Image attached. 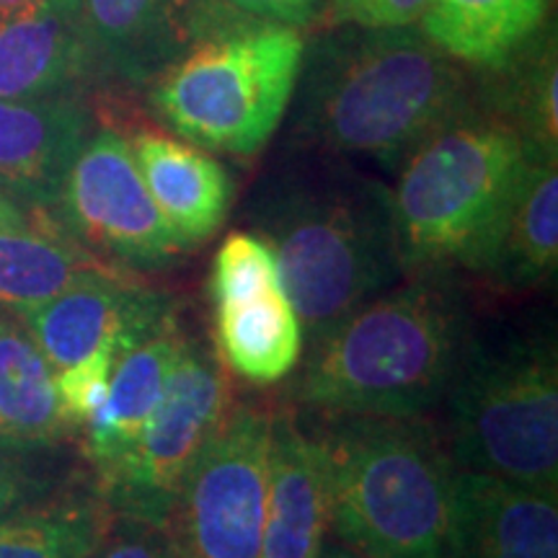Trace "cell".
Instances as JSON below:
<instances>
[{
    "label": "cell",
    "instance_id": "cell-1",
    "mask_svg": "<svg viewBox=\"0 0 558 558\" xmlns=\"http://www.w3.org/2000/svg\"><path fill=\"white\" fill-rule=\"evenodd\" d=\"M243 218L275 254L305 349L407 277L390 186L354 160L282 145Z\"/></svg>",
    "mask_w": 558,
    "mask_h": 558
},
{
    "label": "cell",
    "instance_id": "cell-2",
    "mask_svg": "<svg viewBox=\"0 0 558 558\" xmlns=\"http://www.w3.org/2000/svg\"><path fill=\"white\" fill-rule=\"evenodd\" d=\"M473 109V73L422 26H326L305 41L282 145L399 166Z\"/></svg>",
    "mask_w": 558,
    "mask_h": 558
},
{
    "label": "cell",
    "instance_id": "cell-3",
    "mask_svg": "<svg viewBox=\"0 0 558 558\" xmlns=\"http://www.w3.org/2000/svg\"><path fill=\"white\" fill-rule=\"evenodd\" d=\"M473 333L460 275H409L308 347L290 401L320 416H424L448 396Z\"/></svg>",
    "mask_w": 558,
    "mask_h": 558
},
{
    "label": "cell",
    "instance_id": "cell-4",
    "mask_svg": "<svg viewBox=\"0 0 558 558\" xmlns=\"http://www.w3.org/2000/svg\"><path fill=\"white\" fill-rule=\"evenodd\" d=\"M313 418L326 450L331 533L369 558H445L458 465L427 414Z\"/></svg>",
    "mask_w": 558,
    "mask_h": 558
},
{
    "label": "cell",
    "instance_id": "cell-5",
    "mask_svg": "<svg viewBox=\"0 0 558 558\" xmlns=\"http://www.w3.org/2000/svg\"><path fill=\"white\" fill-rule=\"evenodd\" d=\"M305 37L300 29L209 9L190 45L145 88L169 135L207 153L256 158L288 114Z\"/></svg>",
    "mask_w": 558,
    "mask_h": 558
},
{
    "label": "cell",
    "instance_id": "cell-6",
    "mask_svg": "<svg viewBox=\"0 0 558 558\" xmlns=\"http://www.w3.org/2000/svg\"><path fill=\"white\" fill-rule=\"evenodd\" d=\"M530 150L518 132L471 111L424 140L396 171L393 197L403 275L481 277L520 190Z\"/></svg>",
    "mask_w": 558,
    "mask_h": 558
},
{
    "label": "cell",
    "instance_id": "cell-7",
    "mask_svg": "<svg viewBox=\"0 0 558 558\" xmlns=\"http://www.w3.org/2000/svg\"><path fill=\"white\" fill-rule=\"evenodd\" d=\"M448 403L458 469L558 494V352L548 329L473 333Z\"/></svg>",
    "mask_w": 558,
    "mask_h": 558
},
{
    "label": "cell",
    "instance_id": "cell-8",
    "mask_svg": "<svg viewBox=\"0 0 558 558\" xmlns=\"http://www.w3.org/2000/svg\"><path fill=\"white\" fill-rule=\"evenodd\" d=\"M230 407L228 369L205 339L186 331L163 396L130 456L107 478L94 481L111 512L156 525L171 522L194 460L218 435Z\"/></svg>",
    "mask_w": 558,
    "mask_h": 558
},
{
    "label": "cell",
    "instance_id": "cell-9",
    "mask_svg": "<svg viewBox=\"0 0 558 558\" xmlns=\"http://www.w3.org/2000/svg\"><path fill=\"white\" fill-rule=\"evenodd\" d=\"M47 218L96 259L135 277L190 254L153 202L128 135L111 124L94 128L81 145Z\"/></svg>",
    "mask_w": 558,
    "mask_h": 558
},
{
    "label": "cell",
    "instance_id": "cell-10",
    "mask_svg": "<svg viewBox=\"0 0 558 558\" xmlns=\"http://www.w3.org/2000/svg\"><path fill=\"white\" fill-rule=\"evenodd\" d=\"M271 411L233 403L194 460L171 525L190 558H262Z\"/></svg>",
    "mask_w": 558,
    "mask_h": 558
},
{
    "label": "cell",
    "instance_id": "cell-11",
    "mask_svg": "<svg viewBox=\"0 0 558 558\" xmlns=\"http://www.w3.org/2000/svg\"><path fill=\"white\" fill-rule=\"evenodd\" d=\"M177 311L179 303L171 292L153 288L143 277L109 269L16 318L54 373H60L111 339L132 347Z\"/></svg>",
    "mask_w": 558,
    "mask_h": 558
},
{
    "label": "cell",
    "instance_id": "cell-12",
    "mask_svg": "<svg viewBox=\"0 0 558 558\" xmlns=\"http://www.w3.org/2000/svg\"><path fill=\"white\" fill-rule=\"evenodd\" d=\"M207 5L209 0H81L96 70L94 101L148 88L190 45Z\"/></svg>",
    "mask_w": 558,
    "mask_h": 558
},
{
    "label": "cell",
    "instance_id": "cell-13",
    "mask_svg": "<svg viewBox=\"0 0 558 558\" xmlns=\"http://www.w3.org/2000/svg\"><path fill=\"white\" fill-rule=\"evenodd\" d=\"M96 70L81 0H24L0 11V99H90Z\"/></svg>",
    "mask_w": 558,
    "mask_h": 558
},
{
    "label": "cell",
    "instance_id": "cell-14",
    "mask_svg": "<svg viewBox=\"0 0 558 558\" xmlns=\"http://www.w3.org/2000/svg\"><path fill=\"white\" fill-rule=\"evenodd\" d=\"M445 558H558V494L456 469Z\"/></svg>",
    "mask_w": 558,
    "mask_h": 558
},
{
    "label": "cell",
    "instance_id": "cell-15",
    "mask_svg": "<svg viewBox=\"0 0 558 558\" xmlns=\"http://www.w3.org/2000/svg\"><path fill=\"white\" fill-rule=\"evenodd\" d=\"M329 533V471L316 418L271 411L267 520L262 558H318Z\"/></svg>",
    "mask_w": 558,
    "mask_h": 558
},
{
    "label": "cell",
    "instance_id": "cell-16",
    "mask_svg": "<svg viewBox=\"0 0 558 558\" xmlns=\"http://www.w3.org/2000/svg\"><path fill=\"white\" fill-rule=\"evenodd\" d=\"M94 128L90 99H0V192L34 215L50 213Z\"/></svg>",
    "mask_w": 558,
    "mask_h": 558
},
{
    "label": "cell",
    "instance_id": "cell-17",
    "mask_svg": "<svg viewBox=\"0 0 558 558\" xmlns=\"http://www.w3.org/2000/svg\"><path fill=\"white\" fill-rule=\"evenodd\" d=\"M153 202L186 251L199 248L226 226L235 184L226 166L207 150L160 130L128 137Z\"/></svg>",
    "mask_w": 558,
    "mask_h": 558
},
{
    "label": "cell",
    "instance_id": "cell-18",
    "mask_svg": "<svg viewBox=\"0 0 558 558\" xmlns=\"http://www.w3.org/2000/svg\"><path fill=\"white\" fill-rule=\"evenodd\" d=\"M184 333L186 329L177 311L117 357L107 401L81 429V452L90 465L94 481L107 478L130 456L132 445L163 396Z\"/></svg>",
    "mask_w": 558,
    "mask_h": 558
},
{
    "label": "cell",
    "instance_id": "cell-19",
    "mask_svg": "<svg viewBox=\"0 0 558 558\" xmlns=\"http://www.w3.org/2000/svg\"><path fill=\"white\" fill-rule=\"evenodd\" d=\"M558 156L530 150L520 190L481 277L505 292H530L558 271Z\"/></svg>",
    "mask_w": 558,
    "mask_h": 558
},
{
    "label": "cell",
    "instance_id": "cell-20",
    "mask_svg": "<svg viewBox=\"0 0 558 558\" xmlns=\"http://www.w3.org/2000/svg\"><path fill=\"white\" fill-rule=\"evenodd\" d=\"M215 354L230 375L248 386H277L295 373L305 333L284 290L213 305Z\"/></svg>",
    "mask_w": 558,
    "mask_h": 558
},
{
    "label": "cell",
    "instance_id": "cell-21",
    "mask_svg": "<svg viewBox=\"0 0 558 558\" xmlns=\"http://www.w3.org/2000/svg\"><path fill=\"white\" fill-rule=\"evenodd\" d=\"M473 104L512 128L527 148L558 156V62L554 26L494 70H471Z\"/></svg>",
    "mask_w": 558,
    "mask_h": 558
},
{
    "label": "cell",
    "instance_id": "cell-22",
    "mask_svg": "<svg viewBox=\"0 0 558 558\" xmlns=\"http://www.w3.org/2000/svg\"><path fill=\"white\" fill-rule=\"evenodd\" d=\"M548 0H432L422 32L469 70H494L546 29Z\"/></svg>",
    "mask_w": 558,
    "mask_h": 558
},
{
    "label": "cell",
    "instance_id": "cell-23",
    "mask_svg": "<svg viewBox=\"0 0 558 558\" xmlns=\"http://www.w3.org/2000/svg\"><path fill=\"white\" fill-rule=\"evenodd\" d=\"M109 269L114 267L62 233L47 215L24 228H0V313L21 316Z\"/></svg>",
    "mask_w": 558,
    "mask_h": 558
},
{
    "label": "cell",
    "instance_id": "cell-24",
    "mask_svg": "<svg viewBox=\"0 0 558 558\" xmlns=\"http://www.w3.org/2000/svg\"><path fill=\"white\" fill-rule=\"evenodd\" d=\"M73 437L60 411L54 369L11 313H0V439L65 445Z\"/></svg>",
    "mask_w": 558,
    "mask_h": 558
},
{
    "label": "cell",
    "instance_id": "cell-25",
    "mask_svg": "<svg viewBox=\"0 0 558 558\" xmlns=\"http://www.w3.org/2000/svg\"><path fill=\"white\" fill-rule=\"evenodd\" d=\"M114 512L94 476L0 522V558H86L109 533Z\"/></svg>",
    "mask_w": 558,
    "mask_h": 558
},
{
    "label": "cell",
    "instance_id": "cell-26",
    "mask_svg": "<svg viewBox=\"0 0 558 558\" xmlns=\"http://www.w3.org/2000/svg\"><path fill=\"white\" fill-rule=\"evenodd\" d=\"M81 471L68 458L65 445H16L0 439V522L21 509L81 481Z\"/></svg>",
    "mask_w": 558,
    "mask_h": 558
},
{
    "label": "cell",
    "instance_id": "cell-27",
    "mask_svg": "<svg viewBox=\"0 0 558 558\" xmlns=\"http://www.w3.org/2000/svg\"><path fill=\"white\" fill-rule=\"evenodd\" d=\"M271 290H282V279L267 243L251 230H233L226 235L209 267V303H241Z\"/></svg>",
    "mask_w": 558,
    "mask_h": 558
},
{
    "label": "cell",
    "instance_id": "cell-28",
    "mask_svg": "<svg viewBox=\"0 0 558 558\" xmlns=\"http://www.w3.org/2000/svg\"><path fill=\"white\" fill-rule=\"evenodd\" d=\"M124 349L128 347L122 341L111 339L96 349L94 354H88L86 360L54 373L62 418H65L68 429L73 435H78L90 418L99 414V409L104 407L109 393L111 369H114V362Z\"/></svg>",
    "mask_w": 558,
    "mask_h": 558
},
{
    "label": "cell",
    "instance_id": "cell-29",
    "mask_svg": "<svg viewBox=\"0 0 558 558\" xmlns=\"http://www.w3.org/2000/svg\"><path fill=\"white\" fill-rule=\"evenodd\" d=\"M86 558H190L171 522L156 525L114 514L109 533Z\"/></svg>",
    "mask_w": 558,
    "mask_h": 558
},
{
    "label": "cell",
    "instance_id": "cell-30",
    "mask_svg": "<svg viewBox=\"0 0 558 558\" xmlns=\"http://www.w3.org/2000/svg\"><path fill=\"white\" fill-rule=\"evenodd\" d=\"M432 0H326V26H411L427 13Z\"/></svg>",
    "mask_w": 558,
    "mask_h": 558
},
{
    "label": "cell",
    "instance_id": "cell-31",
    "mask_svg": "<svg viewBox=\"0 0 558 558\" xmlns=\"http://www.w3.org/2000/svg\"><path fill=\"white\" fill-rule=\"evenodd\" d=\"M213 3L241 13V16L303 29L320 19L326 0H213Z\"/></svg>",
    "mask_w": 558,
    "mask_h": 558
},
{
    "label": "cell",
    "instance_id": "cell-32",
    "mask_svg": "<svg viewBox=\"0 0 558 558\" xmlns=\"http://www.w3.org/2000/svg\"><path fill=\"white\" fill-rule=\"evenodd\" d=\"M45 218V215H34L26 207H21L16 199L9 194L0 192V228H24Z\"/></svg>",
    "mask_w": 558,
    "mask_h": 558
},
{
    "label": "cell",
    "instance_id": "cell-33",
    "mask_svg": "<svg viewBox=\"0 0 558 558\" xmlns=\"http://www.w3.org/2000/svg\"><path fill=\"white\" fill-rule=\"evenodd\" d=\"M318 558H369V556H365V554H360L357 548H352V546H347L344 541H339L337 535L331 533H326V538H324V543H320V550H318Z\"/></svg>",
    "mask_w": 558,
    "mask_h": 558
},
{
    "label": "cell",
    "instance_id": "cell-34",
    "mask_svg": "<svg viewBox=\"0 0 558 558\" xmlns=\"http://www.w3.org/2000/svg\"><path fill=\"white\" fill-rule=\"evenodd\" d=\"M19 3H24V0H0V11H9V9H13V5H19Z\"/></svg>",
    "mask_w": 558,
    "mask_h": 558
}]
</instances>
